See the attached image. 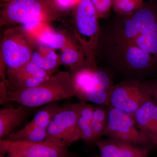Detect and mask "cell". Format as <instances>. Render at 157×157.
<instances>
[{"label": "cell", "mask_w": 157, "mask_h": 157, "mask_svg": "<svg viewBox=\"0 0 157 157\" xmlns=\"http://www.w3.org/2000/svg\"><path fill=\"white\" fill-rule=\"evenodd\" d=\"M27 35L23 29H13L5 34L1 53L7 72L17 70L30 61L33 50Z\"/></svg>", "instance_id": "52a82bcc"}, {"label": "cell", "mask_w": 157, "mask_h": 157, "mask_svg": "<svg viewBox=\"0 0 157 157\" xmlns=\"http://www.w3.org/2000/svg\"><path fill=\"white\" fill-rule=\"evenodd\" d=\"M103 135L138 146L154 147L150 138L137 128L133 116L111 106Z\"/></svg>", "instance_id": "8992f818"}, {"label": "cell", "mask_w": 157, "mask_h": 157, "mask_svg": "<svg viewBox=\"0 0 157 157\" xmlns=\"http://www.w3.org/2000/svg\"><path fill=\"white\" fill-rule=\"evenodd\" d=\"M77 117L75 104L62 106L47 127L45 141L63 148H68L75 142Z\"/></svg>", "instance_id": "ba28073f"}, {"label": "cell", "mask_w": 157, "mask_h": 157, "mask_svg": "<svg viewBox=\"0 0 157 157\" xmlns=\"http://www.w3.org/2000/svg\"><path fill=\"white\" fill-rule=\"evenodd\" d=\"M152 96L157 104V78L151 79Z\"/></svg>", "instance_id": "4316f807"}, {"label": "cell", "mask_w": 157, "mask_h": 157, "mask_svg": "<svg viewBox=\"0 0 157 157\" xmlns=\"http://www.w3.org/2000/svg\"><path fill=\"white\" fill-rule=\"evenodd\" d=\"M58 6L61 8H67L74 5L77 4L80 0H55Z\"/></svg>", "instance_id": "484cf974"}, {"label": "cell", "mask_w": 157, "mask_h": 157, "mask_svg": "<svg viewBox=\"0 0 157 157\" xmlns=\"http://www.w3.org/2000/svg\"><path fill=\"white\" fill-rule=\"evenodd\" d=\"M97 69L87 65L73 70L74 72L71 75L76 87V96L78 99L85 93L96 87Z\"/></svg>", "instance_id": "7c38bea8"}, {"label": "cell", "mask_w": 157, "mask_h": 157, "mask_svg": "<svg viewBox=\"0 0 157 157\" xmlns=\"http://www.w3.org/2000/svg\"><path fill=\"white\" fill-rule=\"evenodd\" d=\"M42 51H33L31 61L39 67L52 75L61 63L58 57L53 50L47 48Z\"/></svg>", "instance_id": "9a60e30c"}, {"label": "cell", "mask_w": 157, "mask_h": 157, "mask_svg": "<svg viewBox=\"0 0 157 157\" xmlns=\"http://www.w3.org/2000/svg\"><path fill=\"white\" fill-rule=\"evenodd\" d=\"M7 157H25L20 154L16 152L9 151L7 152Z\"/></svg>", "instance_id": "83f0119b"}, {"label": "cell", "mask_w": 157, "mask_h": 157, "mask_svg": "<svg viewBox=\"0 0 157 157\" xmlns=\"http://www.w3.org/2000/svg\"><path fill=\"white\" fill-rule=\"evenodd\" d=\"M77 111V122L75 133V142L81 140L82 132L91 124L95 106L85 101H80L75 104Z\"/></svg>", "instance_id": "e0dca14e"}, {"label": "cell", "mask_w": 157, "mask_h": 157, "mask_svg": "<svg viewBox=\"0 0 157 157\" xmlns=\"http://www.w3.org/2000/svg\"><path fill=\"white\" fill-rule=\"evenodd\" d=\"M6 154L3 152H0V157H7L6 156Z\"/></svg>", "instance_id": "f1b7e54d"}, {"label": "cell", "mask_w": 157, "mask_h": 157, "mask_svg": "<svg viewBox=\"0 0 157 157\" xmlns=\"http://www.w3.org/2000/svg\"><path fill=\"white\" fill-rule=\"evenodd\" d=\"M9 101L30 108L45 106L76 95V89L71 74L60 71L35 87L9 90Z\"/></svg>", "instance_id": "7a4b0ae2"}, {"label": "cell", "mask_w": 157, "mask_h": 157, "mask_svg": "<svg viewBox=\"0 0 157 157\" xmlns=\"http://www.w3.org/2000/svg\"><path fill=\"white\" fill-rule=\"evenodd\" d=\"M61 107L62 106L57 102L44 106L36 113L33 118L21 129L28 130L38 128H47L54 116Z\"/></svg>", "instance_id": "5bb4252c"}, {"label": "cell", "mask_w": 157, "mask_h": 157, "mask_svg": "<svg viewBox=\"0 0 157 157\" xmlns=\"http://www.w3.org/2000/svg\"><path fill=\"white\" fill-rule=\"evenodd\" d=\"M16 152L25 157H64L69 153L63 148L46 141L39 142L0 140V152Z\"/></svg>", "instance_id": "9c48e42d"}, {"label": "cell", "mask_w": 157, "mask_h": 157, "mask_svg": "<svg viewBox=\"0 0 157 157\" xmlns=\"http://www.w3.org/2000/svg\"><path fill=\"white\" fill-rule=\"evenodd\" d=\"M81 139L87 142H96V138L91 124L88 126L81 133Z\"/></svg>", "instance_id": "cb8c5ba5"}, {"label": "cell", "mask_w": 157, "mask_h": 157, "mask_svg": "<svg viewBox=\"0 0 157 157\" xmlns=\"http://www.w3.org/2000/svg\"><path fill=\"white\" fill-rule=\"evenodd\" d=\"M99 18H107L113 8V0H90Z\"/></svg>", "instance_id": "7402d4cb"}, {"label": "cell", "mask_w": 157, "mask_h": 157, "mask_svg": "<svg viewBox=\"0 0 157 157\" xmlns=\"http://www.w3.org/2000/svg\"><path fill=\"white\" fill-rule=\"evenodd\" d=\"M153 1L107 25L101 42L107 66L114 73L157 70V5Z\"/></svg>", "instance_id": "6da1fadb"}, {"label": "cell", "mask_w": 157, "mask_h": 157, "mask_svg": "<svg viewBox=\"0 0 157 157\" xmlns=\"http://www.w3.org/2000/svg\"><path fill=\"white\" fill-rule=\"evenodd\" d=\"M64 157H72V156H70V155H69V154H68V155H67L65 156Z\"/></svg>", "instance_id": "f546056e"}, {"label": "cell", "mask_w": 157, "mask_h": 157, "mask_svg": "<svg viewBox=\"0 0 157 157\" xmlns=\"http://www.w3.org/2000/svg\"><path fill=\"white\" fill-rule=\"evenodd\" d=\"M109 107L97 105L94 107L91 126L94 133L96 142L101 136H103L106 129L108 121Z\"/></svg>", "instance_id": "d6986e66"}, {"label": "cell", "mask_w": 157, "mask_h": 157, "mask_svg": "<svg viewBox=\"0 0 157 157\" xmlns=\"http://www.w3.org/2000/svg\"><path fill=\"white\" fill-rule=\"evenodd\" d=\"M61 11L55 0H10L1 13V21L22 25L30 33L55 19Z\"/></svg>", "instance_id": "3957f363"}, {"label": "cell", "mask_w": 157, "mask_h": 157, "mask_svg": "<svg viewBox=\"0 0 157 157\" xmlns=\"http://www.w3.org/2000/svg\"><path fill=\"white\" fill-rule=\"evenodd\" d=\"M144 4V0H113V9L118 15H129L140 9Z\"/></svg>", "instance_id": "44dd1931"}, {"label": "cell", "mask_w": 157, "mask_h": 157, "mask_svg": "<svg viewBox=\"0 0 157 157\" xmlns=\"http://www.w3.org/2000/svg\"><path fill=\"white\" fill-rule=\"evenodd\" d=\"M152 97L151 79L123 80L114 84L109 98V105L133 116L139 107Z\"/></svg>", "instance_id": "5b68a950"}, {"label": "cell", "mask_w": 157, "mask_h": 157, "mask_svg": "<svg viewBox=\"0 0 157 157\" xmlns=\"http://www.w3.org/2000/svg\"><path fill=\"white\" fill-rule=\"evenodd\" d=\"M155 104V100L152 97L139 107L133 115L137 128L150 138L152 113Z\"/></svg>", "instance_id": "2e32d148"}, {"label": "cell", "mask_w": 157, "mask_h": 157, "mask_svg": "<svg viewBox=\"0 0 157 157\" xmlns=\"http://www.w3.org/2000/svg\"><path fill=\"white\" fill-rule=\"evenodd\" d=\"M30 108L21 105L16 108H4L0 110V139L9 136L29 115Z\"/></svg>", "instance_id": "8fae6325"}, {"label": "cell", "mask_w": 157, "mask_h": 157, "mask_svg": "<svg viewBox=\"0 0 157 157\" xmlns=\"http://www.w3.org/2000/svg\"><path fill=\"white\" fill-rule=\"evenodd\" d=\"M7 74L9 80L31 77L46 80L52 75L39 67L31 60L17 70L7 72Z\"/></svg>", "instance_id": "ac0fdd59"}, {"label": "cell", "mask_w": 157, "mask_h": 157, "mask_svg": "<svg viewBox=\"0 0 157 157\" xmlns=\"http://www.w3.org/2000/svg\"><path fill=\"white\" fill-rule=\"evenodd\" d=\"M98 19L95 9L90 0H80L76 4V36L88 64L94 67H97L95 57L100 35Z\"/></svg>", "instance_id": "277c9868"}, {"label": "cell", "mask_w": 157, "mask_h": 157, "mask_svg": "<svg viewBox=\"0 0 157 157\" xmlns=\"http://www.w3.org/2000/svg\"><path fill=\"white\" fill-rule=\"evenodd\" d=\"M6 80H2L0 84V104L2 105L9 102V90Z\"/></svg>", "instance_id": "d4e9b609"}, {"label": "cell", "mask_w": 157, "mask_h": 157, "mask_svg": "<svg viewBox=\"0 0 157 157\" xmlns=\"http://www.w3.org/2000/svg\"><path fill=\"white\" fill-rule=\"evenodd\" d=\"M45 24L39 27L33 32L38 31L32 34H34L35 38L39 44L52 50L60 48L63 49L68 45L67 40L63 35L55 33L51 29L45 26Z\"/></svg>", "instance_id": "4fadbf2b"}, {"label": "cell", "mask_w": 157, "mask_h": 157, "mask_svg": "<svg viewBox=\"0 0 157 157\" xmlns=\"http://www.w3.org/2000/svg\"><path fill=\"white\" fill-rule=\"evenodd\" d=\"M46 136L47 128H38L28 130L20 129L9 135L7 139L13 141L39 142L45 141Z\"/></svg>", "instance_id": "ffe728a7"}, {"label": "cell", "mask_w": 157, "mask_h": 157, "mask_svg": "<svg viewBox=\"0 0 157 157\" xmlns=\"http://www.w3.org/2000/svg\"><path fill=\"white\" fill-rule=\"evenodd\" d=\"M95 143L101 157H148L151 148L110 138H100Z\"/></svg>", "instance_id": "30bf717a"}, {"label": "cell", "mask_w": 157, "mask_h": 157, "mask_svg": "<svg viewBox=\"0 0 157 157\" xmlns=\"http://www.w3.org/2000/svg\"><path fill=\"white\" fill-rule=\"evenodd\" d=\"M150 138L153 146L157 147V104L155 102L152 113Z\"/></svg>", "instance_id": "603a6c76"}]
</instances>
